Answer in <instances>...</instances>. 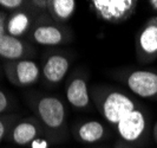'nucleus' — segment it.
Instances as JSON below:
<instances>
[{"mask_svg": "<svg viewBox=\"0 0 157 148\" xmlns=\"http://www.w3.org/2000/svg\"><path fill=\"white\" fill-rule=\"evenodd\" d=\"M70 69V61L62 54H52L47 57L41 68V74L48 83H59Z\"/></svg>", "mask_w": 157, "mask_h": 148, "instance_id": "10", "label": "nucleus"}, {"mask_svg": "<svg viewBox=\"0 0 157 148\" xmlns=\"http://www.w3.org/2000/svg\"><path fill=\"white\" fill-rule=\"evenodd\" d=\"M29 45H26L20 38L5 33L0 38V57L6 61H21L29 55Z\"/></svg>", "mask_w": 157, "mask_h": 148, "instance_id": "12", "label": "nucleus"}, {"mask_svg": "<svg viewBox=\"0 0 157 148\" xmlns=\"http://www.w3.org/2000/svg\"><path fill=\"white\" fill-rule=\"evenodd\" d=\"M75 136L83 143H97L106 136V127L101 121L87 120L75 128Z\"/></svg>", "mask_w": 157, "mask_h": 148, "instance_id": "11", "label": "nucleus"}, {"mask_svg": "<svg viewBox=\"0 0 157 148\" xmlns=\"http://www.w3.org/2000/svg\"><path fill=\"white\" fill-rule=\"evenodd\" d=\"M126 86L142 98H157V72L151 70H134L124 78Z\"/></svg>", "mask_w": 157, "mask_h": 148, "instance_id": "6", "label": "nucleus"}, {"mask_svg": "<svg viewBox=\"0 0 157 148\" xmlns=\"http://www.w3.org/2000/svg\"><path fill=\"white\" fill-rule=\"evenodd\" d=\"M137 50L143 62L157 57V17H151L142 27L137 38Z\"/></svg>", "mask_w": 157, "mask_h": 148, "instance_id": "7", "label": "nucleus"}, {"mask_svg": "<svg viewBox=\"0 0 157 148\" xmlns=\"http://www.w3.org/2000/svg\"><path fill=\"white\" fill-rule=\"evenodd\" d=\"M121 140L124 143L132 145L142 140L148 132V118L141 107L125 116L116 127Z\"/></svg>", "mask_w": 157, "mask_h": 148, "instance_id": "4", "label": "nucleus"}, {"mask_svg": "<svg viewBox=\"0 0 157 148\" xmlns=\"http://www.w3.org/2000/svg\"><path fill=\"white\" fill-rule=\"evenodd\" d=\"M66 100L73 108L86 109L91 104V96L89 93L87 82L84 77L75 76L69 81L65 89Z\"/></svg>", "mask_w": 157, "mask_h": 148, "instance_id": "9", "label": "nucleus"}, {"mask_svg": "<svg viewBox=\"0 0 157 148\" xmlns=\"http://www.w3.org/2000/svg\"><path fill=\"white\" fill-rule=\"evenodd\" d=\"M115 148H134V147H130L128 143H122V142H118Z\"/></svg>", "mask_w": 157, "mask_h": 148, "instance_id": "23", "label": "nucleus"}, {"mask_svg": "<svg viewBox=\"0 0 157 148\" xmlns=\"http://www.w3.org/2000/svg\"><path fill=\"white\" fill-rule=\"evenodd\" d=\"M6 33V20H5V14L0 13V38Z\"/></svg>", "mask_w": 157, "mask_h": 148, "instance_id": "20", "label": "nucleus"}, {"mask_svg": "<svg viewBox=\"0 0 157 148\" xmlns=\"http://www.w3.org/2000/svg\"><path fill=\"white\" fill-rule=\"evenodd\" d=\"M149 5L154 11H157V0H151V1H149Z\"/></svg>", "mask_w": 157, "mask_h": 148, "instance_id": "22", "label": "nucleus"}, {"mask_svg": "<svg viewBox=\"0 0 157 148\" xmlns=\"http://www.w3.org/2000/svg\"><path fill=\"white\" fill-rule=\"evenodd\" d=\"M31 148H48V142L41 138H38L31 143Z\"/></svg>", "mask_w": 157, "mask_h": 148, "instance_id": "19", "label": "nucleus"}, {"mask_svg": "<svg viewBox=\"0 0 157 148\" xmlns=\"http://www.w3.org/2000/svg\"><path fill=\"white\" fill-rule=\"evenodd\" d=\"M10 118L8 117H0V142L4 140V138L6 136V133L8 130V126H10Z\"/></svg>", "mask_w": 157, "mask_h": 148, "instance_id": "17", "label": "nucleus"}, {"mask_svg": "<svg viewBox=\"0 0 157 148\" xmlns=\"http://www.w3.org/2000/svg\"><path fill=\"white\" fill-rule=\"evenodd\" d=\"M8 107H10V98L5 91L0 90V114L6 111L8 109Z\"/></svg>", "mask_w": 157, "mask_h": 148, "instance_id": "18", "label": "nucleus"}, {"mask_svg": "<svg viewBox=\"0 0 157 148\" xmlns=\"http://www.w3.org/2000/svg\"><path fill=\"white\" fill-rule=\"evenodd\" d=\"M77 2L73 0H52L50 1V14L58 23H65L73 16Z\"/></svg>", "mask_w": 157, "mask_h": 148, "instance_id": "15", "label": "nucleus"}, {"mask_svg": "<svg viewBox=\"0 0 157 148\" xmlns=\"http://www.w3.org/2000/svg\"><path fill=\"white\" fill-rule=\"evenodd\" d=\"M137 1L135 0H94L91 10L94 13L109 24H121L135 13Z\"/></svg>", "mask_w": 157, "mask_h": 148, "instance_id": "2", "label": "nucleus"}, {"mask_svg": "<svg viewBox=\"0 0 157 148\" xmlns=\"http://www.w3.org/2000/svg\"><path fill=\"white\" fill-rule=\"evenodd\" d=\"M40 135V126L34 120H21L17 123L11 133L12 140L18 146L32 143Z\"/></svg>", "mask_w": 157, "mask_h": 148, "instance_id": "13", "label": "nucleus"}, {"mask_svg": "<svg viewBox=\"0 0 157 148\" xmlns=\"http://www.w3.org/2000/svg\"><path fill=\"white\" fill-rule=\"evenodd\" d=\"M24 1L21 0H0V6L6 10H18L23 6Z\"/></svg>", "mask_w": 157, "mask_h": 148, "instance_id": "16", "label": "nucleus"}, {"mask_svg": "<svg viewBox=\"0 0 157 148\" xmlns=\"http://www.w3.org/2000/svg\"><path fill=\"white\" fill-rule=\"evenodd\" d=\"M32 24L31 16L26 11H16L6 20V33L19 38L30 30Z\"/></svg>", "mask_w": 157, "mask_h": 148, "instance_id": "14", "label": "nucleus"}, {"mask_svg": "<svg viewBox=\"0 0 157 148\" xmlns=\"http://www.w3.org/2000/svg\"><path fill=\"white\" fill-rule=\"evenodd\" d=\"M32 39L34 43L43 46H57L66 43V30L50 22H39L32 31Z\"/></svg>", "mask_w": 157, "mask_h": 148, "instance_id": "8", "label": "nucleus"}, {"mask_svg": "<svg viewBox=\"0 0 157 148\" xmlns=\"http://www.w3.org/2000/svg\"><path fill=\"white\" fill-rule=\"evenodd\" d=\"M36 111L45 128L58 132L65 125L66 111L62 100L56 96H43L37 101Z\"/></svg>", "mask_w": 157, "mask_h": 148, "instance_id": "3", "label": "nucleus"}, {"mask_svg": "<svg viewBox=\"0 0 157 148\" xmlns=\"http://www.w3.org/2000/svg\"><path fill=\"white\" fill-rule=\"evenodd\" d=\"M33 6L36 7H39L41 10H45V8H48V5H50V1H32L31 2Z\"/></svg>", "mask_w": 157, "mask_h": 148, "instance_id": "21", "label": "nucleus"}, {"mask_svg": "<svg viewBox=\"0 0 157 148\" xmlns=\"http://www.w3.org/2000/svg\"><path fill=\"white\" fill-rule=\"evenodd\" d=\"M154 136H155V140H156V142H157V123H156V126H155V128H154Z\"/></svg>", "mask_w": 157, "mask_h": 148, "instance_id": "24", "label": "nucleus"}, {"mask_svg": "<svg viewBox=\"0 0 157 148\" xmlns=\"http://www.w3.org/2000/svg\"><path fill=\"white\" fill-rule=\"evenodd\" d=\"M8 81L19 86H29L37 83L40 78L41 69L38 63L32 59H21L5 65Z\"/></svg>", "mask_w": 157, "mask_h": 148, "instance_id": "5", "label": "nucleus"}, {"mask_svg": "<svg viewBox=\"0 0 157 148\" xmlns=\"http://www.w3.org/2000/svg\"><path fill=\"white\" fill-rule=\"evenodd\" d=\"M92 98L104 120L113 127H116L124 117L138 108L137 102L132 97L119 90L94 89Z\"/></svg>", "mask_w": 157, "mask_h": 148, "instance_id": "1", "label": "nucleus"}]
</instances>
